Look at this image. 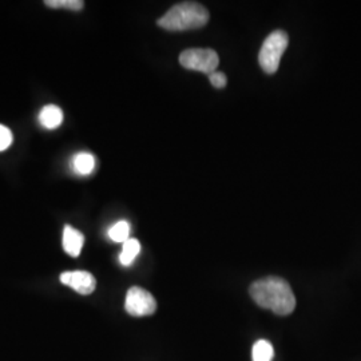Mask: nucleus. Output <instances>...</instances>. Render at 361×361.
<instances>
[{"label": "nucleus", "instance_id": "obj_1", "mask_svg": "<svg viewBox=\"0 0 361 361\" xmlns=\"http://www.w3.org/2000/svg\"><path fill=\"white\" fill-rule=\"evenodd\" d=\"M249 293L258 307L271 310L279 316L290 314L296 308V297L290 285L280 277H265L255 281L249 288Z\"/></svg>", "mask_w": 361, "mask_h": 361}, {"label": "nucleus", "instance_id": "obj_2", "mask_svg": "<svg viewBox=\"0 0 361 361\" xmlns=\"http://www.w3.org/2000/svg\"><path fill=\"white\" fill-rule=\"evenodd\" d=\"M209 11L195 1H183L173 6L168 13L158 19V26L168 31H189L205 26Z\"/></svg>", "mask_w": 361, "mask_h": 361}, {"label": "nucleus", "instance_id": "obj_3", "mask_svg": "<svg viewBox=\"0 0 361 361\" xmlns=\"http://www.w3.org/2000/svg\"><path fill=\"white\" fill-rule=\"evenodd\" d=\"M289 43V37L283 30L273 31L262 43L258 62L267 74H274L279 70L281 58Z\"/></svg>", "mask_w": 361, "mask_h": 361}, {"label": "nucleus", "instance_id": "obj_4", "mask_svg": "<svg viewBox=\"0 0 361 361\" xmlns=\"http://www.w3.org/2000/svg\"><path fill=\"white\" fill-rule=\"evenodd\" d=\"M180 63L188 70L210 75L219 67V54L212 49H189L180 52Z\"/></svg>", "mask_w": 361, "mask_h": 361}, {"label": "nucleus", "instance_id": "obj_5", "mask_svg": "<svg viewBox=\"0 0 361 361\" xmlns=\"http://www.w3.org/2000/svg\"><path fill=\"white\" fill-rule=\"evenodd\" d=\"M125 310L134 317L150 316L157 310V301L150 292L140 286H133L128 290Z\"/></svg>", "mask_w": 361, "mask_h": 361}, {"label": "nucleus", "instance_id": "obj_6", "mask_svg": "<svg viewBox=\"0 0 361 361\" xmlns=\"http://www.w3.org/2000/svg\"><path fill=\"white\" fill-rule=\"evenodd\" d=\"M61 283L74 289L79 295H91L97 288L95 277L85 271H65L61 274Z\"/></svg>", "mask_w": 361, "mask_h": 361}, {"label": "nucleus", "instance_id": "obj_7", "mask_svg": "<svg viewBox=\"0 0 361 361\" xmlns=\"http://www.w3.org/2000/svg\"><path fill=\"white\" fill-rule=\"evenodd\" d=\"M85 244L83 234L77 231L75 228L66 225L63 231V249L66 253L71 257H78L82 252V247Z\"/></svg>", "mask_w": 361, "mask_h": 361}, {"label": "nucleus", "instance_id": "obj_8", "mask_svg": "<svg viewBox=\"0 0 361 361\" xmlns=\"http://www.w3.org/2000/svg\"><path fill=\"white\" fill-rule=\"evenodd\" d=\"M63 111L61 107L55 104L44 106L39 113V122L40 125L47 130H54L59 128L63 122Z\"/></svg>", "mask_w": 361, "mask_h": 361}, {"label": "nucleus", "instance_id": "obj_9", "mask_svg": "<svg viewBox=\"0 0 361 361\" xmlns=\"http://www.w3.org/2000/svg\"><path fill=\"white\" fill-rule=\"evenodd\" d=\"M95 157L90 153H78L71 159V169L78 176H90L95 170Z\"/></svg>", "mask_w": 361, "mask_h": 361}, {"label": "nucleus", "instance_id": "obj_10", "mask_svg": "<svg viewBox=\"0 0 361 361\" xmlns=\"http://www.w3.org/2000/svg\"><path fill=\"white\" fill-rule=\"evenodd\" d=\"M141 252V244L135 238H129L126 243H123L122 252L119 256V261L123 267H129L133 264V261L137 258Z\"/></svg>", "mask_w": 361, "mask_h": 361}, {"label": "nucleus", "instance_id": "obj_11", "mask_svg": "<svg viewBox=\"0 0 361 361\" xmlns=\"http://www.w3.org/2000/svg\"><path fill=\"white\" fill-rule=\"evenodd\" d=\"M274 355L273 345L268 340H258L253 345L252 359L253 361H271Z\"/></svg>", "mask_w": 361, "mask_h": 361}, {"label": "nucleus", "instance_id": "obj_12", "mask_svg": "<svg viewBox=\"0 0 361 361\" xmlns=\"http://www.w3.org/2000/svg\"><path fill=\"white\" fill-rule=\"evenodd\" d=\"M130 224L128 221H119L114 224L110 231H109V237L114 243H126L129 240Z\"/></svg>", "mask_w": 361, "mask_h": 361}, {"label": "nucleus", "instance_id": "obj_13", "mask_svg": "<svg viewBox=\"0 0 361 361\" xmlns=\"http://www.w3.org/2000/svg\"><path fill=\"white\" fill-rule=\"evenodd\" d=\"M44 4L50 8H62L70 11H80L85 7L82 0H46Z\"/></svg>", "mask_w": 361, "mask_h": 361}, {"label": "nucleus", "instance_id": "obj_14", "mask_svg": "<svg viewBox=\"0 0 361 361\" xmlns=\"http://www.w3.org/2000/svg\"><path fill=\"white\" fill-rule=\"evenodd\" d=\"M13 143V133L11 130L0 125V152L7 150Z\"/></svg>", "mask_w": 361, "mask_h": 361}, {"label": "nucleus", "instance_id": "obj_15", "mask_svg": "<svg viewBox=\"0 0 361 361\" xmlns=\"http://www.w3.org/2000/svg\"><path fill=\"white\" fill-rule=\"evenodd\" d=\"M209 80L212 83V86H214L216 89H224L228 85V78L224 73L219 71H214L209 75Z\"/></svg>", "mask_w": 361, "mask_h": 361}]
</instances>
